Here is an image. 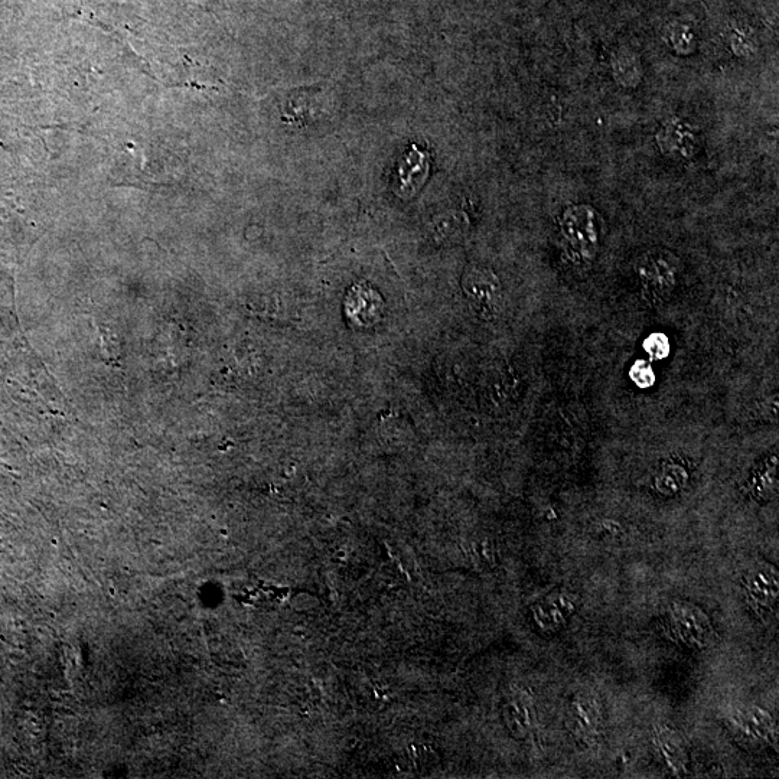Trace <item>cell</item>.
Wrapping results in <instances>:
<instances>
[{"label": "cell", "mask_w": 779, "mask_h": 779, "mask_svg": "<svg viewBox=\"0 0 779 779\" xmlns=\"http://www.w3.org/2000/svg\"><path fill=\"white\" fill-rule=\"evenodd\" d=\"M462 288L482 318H494L501 311L500 280L492 270L471 267L462 279Z\"/></svg>", "instance_id": "obj_1"}, {"label": "cell", "mask_w": 779, "mask_h": 779, "mask_svg": "<svg viewBox=\"0 0 779 779\" xmlns=\"http://www.w3.org/2000/svg\"><path fill=\"white\" fill-rule=\"evenodd\" d=\"M563 237L570 247L583 257H591L599 243L598 215L591 208L575 207L565 213L562 223Z\"/></svg>", "instance_id": "obj_2"}, {"label": "cell", "mask_w": 779, "mask_h": 779, "mask_svg": "<svg viewBox=\"0 0 779 779\" xmlns=\"http://www.w3.org/2000/svg\"><path fill=\"white\" fill-rule=\"evenodd\" d=\"M640 276L645 289L655 295L671 292L676 283L677 263L673 256L664 252L645 254L640 262Z\"/></svg>", "instance_id": "obj_3"}, {"label": "cell", "mask_w": 779, "mask_h": 779, "mask_svg": "<svg viewBox=\"0 0 779 779\" xmlns=\"http://www.w3.org/2000/svg\"><path fill=\"white\" fill-rule=\"evenodd\" d=\"M601 704L592 696H580L572 703L567 726L580 742L591 745L601 726Z\"/></svg>", "instance_id": "obj_4"}, {"label": "cell", "mask_w": 779, "mask_h": 779, "mask_svg": "<svg viewBox=\"0 0 779 779\" xmlns=\"http://www.w3.org/2000/svg\"><path fill=\"white\" fill-rule=\"evenodd\" d=\"M429 174V156L420 152L416 146L400 159L397 168L396 192L399 197L412 198L425 184Z\"/></svg>", "instance_id": "obj_5"}, {"label": "cell", "mask_w": 779, "mask_h": 779, "mask_svg": "<svg viewBox=\"0 0 779 779\" xmlns=\"http://www.w3.org/2000/svg\"><path fill=\"white\" fill-rule=\"evenodd\" d=\"M348 318L361 327H368L380 318L383 311V301L380 295L368 285L354 286L348 292L345 301Z\"/></svg>", "instance_id": "obj_6"}, {"label": "cell", "mask_w": 779, "mask_h": 779, "mask_svg": "<svg viewBox=\"0 0 779 779\" xmlns=\"http://www.w3.org/2000/svg\"><path fill=\"white\" fill-rule=\"evenodd\" d=\"M674 628L684 642H693V644H706L709 637V622L706 616L694 611L693 608H684L679 606L673 615Z\"/></svg>", "instance_id": "obj_7"}, {"label": "cell", "mask_w": 779, "mask_h": 779, "mask_svg": "<svg viewBox=\"0 0 779 779\" xmlns=\"http://www.w3.org/2000/svg\"><path fill=\"white\" fill-rule=\"evenodd\" d=\"M746 588H748L746 591H748L749 599L755 608H768L777 599V575L772 570L759 567L749 575Z\"/></svg>", "instance_id": "obj_8"}, {"label": "cell", "mask_w": 779, "mask_h": 779, "mask_svg": "<svg viewBox=\"0 0 779 779\" xmlns=\"http://www.w3.org/2000/svg\"><path fill=\"white\" fill-rule=\"evenodd\" d=\"M736 730L749 741H764L772 728L771 717L759 709L739 710L735 717Z\"/></svg>", "instance_id": "obj_9"}, {"label": "cell", "mask_w": 779, "mask_h": 779, "mask_svg": "<svg viewBox=\"0 0 779 779\" xmlns=\"http://www.w3.org/2000/svg\"><path fill=\"white\" fill-rule=\"evenodd\" d=\"M615 80L622 86H637L642 77L641 63L631 52H619L612 63Z\"/></svg>", "instance_id": "obj_10"}, {"label": "cell", "mask_w": 779, "mask_h": 779, "mask_svg": "<svg viewBox=\"0 0 779 779\" xmlns=\"http://www.w3.org/2000/svg\"><path fill=\"white\" fill-rule=\"evenodd\" d=\"M658 743H660L663 755L666 756L668 765L676 769V771H680L686 764V759H684V749L679 736L674 735L673 732H668V730H660Z\"/></svg>", "instance_id": "obj_11"}, {"label": "cell", "mask_w": 779, "mask_h": 779, "mask_svg": "<svg viewBox=\"0 0 779 779\" xmlns=\"http://www.w3.org/2000/svg\"><path fill=\"white\" fill-rule=\"evenodd\" d=\"M511 707H513V712H511V716H513V726L517 729L518 735H524V733H527L528 730H530L531 725H533L530 703L520 699L511 703Z\"/></svg>", "instance_id": "obj_12"}, {"label": "cell", "mask_w": 779, "mask_h": 779, "mask_svg": "<svg viewBox=\"0 0 779 779\" xmlns=\"http://www.w3.org/2000/svg\"><path fill=\"white\" fill-rule=\"evenodd\" d=\"M645 350L648 351L651 358L658 360V358L667 357L668 352H670V345H668V340L664 335L654 334L645 341Z\"/></svg>", "instance_id": "obj_13"}, {"label": "cell", "mask_w": 779, "mask_h": 779, "mask_svg": "<svg viewBox=\"0 0 779 779\" xmlns=\"http://www.w3.org/2000/svg\"><path fill=\"white\" fill-rule=\"evenodd\" d=\"M631 377L640 387H650L651 384L654 383L653 370H651L650 365L642 363V361H638V363L634 365V368H632L631 371Z\"/></svg>", "instance_id": "obj_14"}]
</instances>
